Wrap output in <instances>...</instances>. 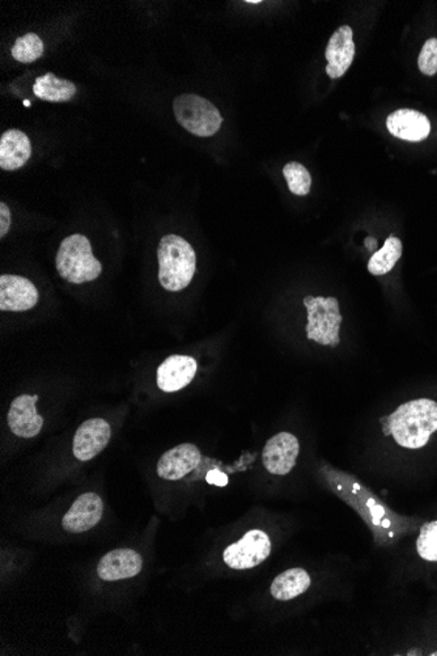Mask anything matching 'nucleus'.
I'll return each instance as SVG.
<instances>
[{
    "label": "nucleus",
    "instance_id": "obj_21",
    "mask_svg": "<svg viewBox=\"0 0 437 656\" xmlns=\"http://www.w3.org/2000/svg\"><path fill=\"white\" fill-rule=\"evenodd\" d=\"M401 255L402 241L396 236H390L385 241L384 246L372 255L370 263H368V272L376 277L388 274L398 263Z\"/></svg>",
    "mask_w": 437,
    "mask_h": 656
},
{
    "label": "nucleus",
    "instance_id": "obj_7",
    "mask_svg": "<svg viewBox=\"0 0 437 656\" xmlns=\"http://www.w3.org/2000/svg\"><path fill=\"white\" fill-rule=\"evenodd\" d=\"M271 553V541L263 531L252 530L240 541L229 545L223 553V559L231 569L248 570L268 559Z\"/></svg>",
    "mask_w": 437,
    "mask_h": 656
},
{
    "label": "nucleus",
    "instance_id": "obj_22",
    "mask_svg": "<svg viewBox=\"0 0 437 656\" xmlns=\"http://www.w3.org/2000/svg\"><path fill=\"white\" fill-rule=\"evenodd\" d=\"M45 47L37 34L28 33L16 39L13 47V56L20 64H33L44 56Z\"/></svg>",
    "mask_w": 437,
    "mask_h": 656
},
{
    "label": "nucleus",
    "instance_id": "obj_23",
    "mask_svg": "<svg viewBox=\"0 0 437 656\" xmlns=\"http://www.w3.org/2000/svg\"><path fill=\"white\" fill-rule=\"evenodd\" d=\"M283 176H285L287 186L292 194L306 195L311 192V173L303 164L296 163V161L286 164L283 168Z\"/></svg>",
    "mask_w": 437,
    "mask_h": 656
},
{
    "label": "nucleus",
    "instance_id": "obj_28",
    "mask_svg": "<svg viewBox=\"0 0 437 656\" xmlns=\"http://www.w3.org/2000/svg\"><path fill=\"white\" fill-rule=\"evenodd\" d=\"M249 4H260L261 0H248Z\"/></svg>",
    "mask_w": 437,
    "mask_h": 656
},
{
    "label": "nucleus",
    "instance_id": "obj_8",
    "mask_svg": "<svg viewBox=\"0 0 437 656\" xmlns=\"http://www.w3.org/2000/svg\"><path fill=\"white\" fill-rule=\"evenodd\" d=\"M300 443L291 433H279L266 443L262 462L266 470L275 476H286L296 465Z\"/></svg>",
    "mask_w": 437,
    "mask_h": 656
},
{
    "label": "nucleus",
    "instance_id": "obj_6",
    "mask_svg": "<svg viewBox=\"0 0 437 656\" xmlns=\"http://www.w3.org/2000/svg\"><path fill=\"white\" fill-rule=\"evenodd\" d=\"M304 306L308 311V325H306L308 340L333 348L339 345L340 324L343 317L336 298L306 297L304 299Z\"/></svg>",
    "mask_w": 437,
    "mask_h": 656
},
{
    "label": "nucleus",
    "instance_id": "obj_15",
    "mask_svg": "<svg viewBox=\"0 0 437 656\" xmlns=\"http://www.w3.org/2000/svg\"><path fill=\"white\" fill-rule=\"evenodd\" d=\"M202 460L200 448L192 443H184L167 451L158 462V474L164 479L176 481L195 470Z\"/></svg>",
    "mask_w": 437,
    "mask_h": 656
},
{
    "label": "nucleus",
    "instance_id": "obj_18",
    "mask_svg": "<svg viewBox=\"0 0 437 656\" xmlns=\"http://www.w3.org/2000/svg\"><path fill=\"white\" fill-rule=\"evenodd\" d=\"M32 156V144L25 133L13 129L0 138V168L16 170L24 167Z\"/></svg>",
    "mask_w": 437,
    "mask_h": 656
},
{
    "label": "nucleus",
    "instance_id": "obj_10",
    "mask_svg": "<svg viewBox=\"0 0 437 656\" xmlns=\"http://www.w3.org/2000/svg\"><path fill=\"white\" fill-rule=\"evenodd\" d=\"M37 287L20 275L0 277V311L24 312L39 303Z\"/></svg>",
    "mask_w": 437,
    "mask_h": 656
},
{
    "label": "nucleus",
    "instance_id": "obj_4",
    "mask_svg": "<svg viewBox=\"0 0 437 656\" xmlns=\"http://www.w3.org/2000/svg\"><path fill=\"white\" fill-rule=\"evenodd\" d=\"M56 263L61 278L73 285L92 282L102 272L101 263L93 255L90 241L81 234L68 236L62 241Z\"/></svg>",
    "mask_w": 437,
    "mask_h": 656
},
{
    "label": "nucleus",
    "instance_id": "obj_11",
    "mask_svg": "<svg viewBox=\"0 0 437 656\" xmlns=\"http://www.w3.org/2000/svg\"><path fill=\"white\" fill-rule=\"evenodd\" d=\"M102 513L104 505L98 494H81L62 519V528L70 533L85 532L99 524Z\"/></svg>",
    "mask_w": 437,
    "mask_h": 656
},
{
    "label": "nucleus",
    "instance_id": "obj_12",
    "mask_svg": "<svg viewBox=\"0 0 437 656\" xmlns=\"http://www.w3.org/2000/svg\"><path fill=\"white\" fill-rule=\"evenodd\" d=\"M197 371L198 363L194 358L187 355H172L159 366L156 382L161 391L168 393L181 391L193 382Z\"/></svg>",
    "mask_w": 437,
    "mask_h": 656
},
{
    "label": "nucleus",
    "instance_id": "obj_14",
    "mask_svg": "<svg viewBox=\"0 0 437 656\" xmlns=\"http://www.w3.org/2000/svg\"><path fill=\"white\" fill-rule=\"evenodd\" d=\"M39 401V396L34 394H21L16 397L11 404L10 411H8L7 421L11 431L16 436L30 439L39 436L44 426V419L37 413L36 402Z\"/></svg>",
    "mask_w": 437,
    "mask_h": 656
},
{
    "label": "nucleus",
    "instance_id": "obj_9",
    "mask_svg": "<svg viewBox=\"0 0 437 656\" xmlns=\"http://www.w3.org/2000/svg\"><path fill=\"white\" fill-rule=\"evenodd\" d=\"M110 436H112V428L105 419H88L79 426L78 431L73 436V454L81 462H90L107 447Z\"/></svg>",
    "mask_w": 437,
    "mask_h": 656
},
{
    "label": "nucleus",
    "instance_id": "obj_3",
    "mask_svg": "<svg viewBox=\"0 0 437 656\" xmlns=\"http://www.w3.org/2000/svg\"><path fill=\"white\" fill-rule=\"evenodd\" d=\"M159 281L170 292L186 289L197 270V255L185 238L166 235L158 249Z\"/></svg>",
    "mask_w": 437,
    "mask_h": 656
},
{
    "label": "nucleus",
    "instance_id": "obj_27",
    "mask_svg": "<svg viewBox=\"0 0 437 656\" xmlns=\"http://www.w3.org/2000/svg\"><path fill=\"white\" fill-rule=\"evenodd\" d=\"M207 481L212 485H218V487H226L228 484V477L226 474L221 473L218 470H211L207 474Z\"/></svg>",
    "mask_w": 437,
    "mask_h": 656
},
{
    "label": "nucleus",
    "instance_id": "obj_16",
    "mask_svg": "<svg viewBox=\"0 0 437 656\" xmlns=\"http://www.w3.org/2000/svg\"><path fill=\"white\" fill-rule=\"evenodd\" d=\"M143 567L141 555L133 549H117L107 553L98 565V574L102 581L115 582L134 578Z\"/></svg>",
    "mask_w": 437,
    "mask_h": 656
},
{
    "label": "nucleus",
    "instance_id": "obj_25",
    "mask_svg": "<svg viewBox=\"0 0 437 656\" xmlns=\"http://www.w3.org/2000/svg\"><path fill=\"white\" fill-rule=\"evenodd\" d=\"M418 67L424 75H436L437 39H430L424 45H423L421 54H419Z\"/></svg>",
    "mask_w": 437,
    "mask_h": 656
},
{
    "label": "nucleus",
    "instance_id": "obj_17",
    "mask_svg": "<svg viewBox=\"0 0 437 656\" xmlns=\"http://www.w3.org/2000/svg\"><path fill=\"white\" fill-rule=\"evenodd\" d=\"M389 132L408 142H422L430 135V119L414 109H398L387 118Z\"/></svg>",
    "mask_w": 437,
    "mask_h": 656
},
{
    "label": "nucleus",
    "instance_id": "obj_2",
    "mask_svg": "<svg viewBox=\"0 0 437 656\" xmlns=\"http://www.w3.org/2000/svg\"><path fill=\"white\" fill-rule=\"evenodd\" d=\"M436 431L437 402L428 399L414 400L398 406L384 421V433L408 450L424 447Z\"/></svg>",
    "mask_w": 437,
    "mask_h": 656
},
{
    "label": "nucleus",
    "instance_id": "obj_13",
    "mask_svg": "<svg viewBox=\"0 0 437 656\" xmlns=\"http://www.w3.org/2000/svg\"><path fill=\"white\" fill-rule=\"evenodd\" d=\"M325 56L328 61L326 73L331 79L340 78L347 73L355 56L354 32L351 27L342 25L338 28L329 39Z\"/></svg>",
    "mask_w": 437,
    "mask_h": 656
},
{
    "label": "nucleus",
    "instance_id": "obj_24",
    "mask_svg": "<svg viewBox=\"0 0 437 656\" xmlns=\"http://www.w3.org/2000/svg\"><path fill=\"white\" fill-rule=\"evenodd\" d=\"M416 550L425 561H437V522L423 525L416 539Z\"/></svg>",
    "mask_w": 437,
    "mask_h": 656
},
{
    "label": "nucleus",
    "instance_id": "obj_26",
    "mask_svg": "<svg viewBox=\"0 0 437 656\" xmlns=\"http://www.w3.org/2000/svg\"><path fill=\"white\" fill-rule=\"evenodd\" d=\"M11 227V211L7 204L0 203V237H4L10 231Z\"/></svg>",
    "mask_w": 437,
    "mask_h": 656
},
{
    "label": "nucleus",
    "instance_id": "obj_20",
    "mask_svg": "<svg viewBox=\"0 0 437 656\" xmlns=\"http://www.w3.org/2000/svg\"><path fill=\"white\" fill-rule=\"evenodd\" d=\"M78 90L73 82L58 78L53 73H45L36 79L33 93L36 98L50 102H67L73 99Z\"/></svg>",
    "mask_w": 437,
    "mask_h": 656
},
{
    "label": "nucleus",
    "instance_id": "obj_5",
    "mask_svg": "<svg viewBox=\"0 0 437 656\" xmlns=\"http://www.w3.org/2000/svg\"><path fill=\"white\" fill-rule=\"evenodd\" d=\"M173 112L184 129L201 138L217 134L223 125V117L218 108L207 99L193 93L176 98L173 101Z\"/></svg>",
    "mask_w": 437,
    "mask_h": 656
},
{
    "label": "nucleus",
    "instance_id": "obj_1",
    "mask_svg": "<svg viewBox=\"0 0 437 656\" xmlns=\"http://www.w3.org/2000/svg\"><path fill=\"white\" fill-rule=\"evenodd\" d=\"M321 474L329 488L346 504L353 505L363 521L370 525L377 541L385 542V539L394 538L390 511L356 477L334 470L328 464L322 465Z\"/></svg>",
    "mask_w": 437,
    "mask_h": 656
},
{
    "label": "nucleus",
    "instance_id": "obj_19",
    "mask_svg": "<svg viewBox=\"0 0 437 656\" xmlns=\"http://www.w3.org/2000/svg\"><path fill=\"white\" fill-rule=\"evenodd\" d=\"M312 579L304 569H289L278 575L272 582V598L279 601H288L297 598L311 587Z\"/></svg>",
    "mask_w": 437,
    "mask_h": 656
}]
</instances>
